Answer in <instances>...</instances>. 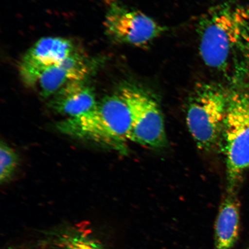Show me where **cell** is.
I'll use <instances>...</instances> for the list:
<instances>
[{"label": "cell", "mask_w": 249, "mask_h": 249, "mask_svg": "<svg viewBox=\"0 0 249 249\" xmlns=\"http://www.w3.org/2000/svg\"><path fill=\"white\" fill-rule=\"evenodd\" d=\"M199 52L210 69L231 89L249 88V7L235 1L214 5L198 20Z\"/></svg>", "instance_id": "6da1fadb"}, {"label": "cell", "mask_w": 249, "mask_h": 249, "mask_svg": "<svg viewBox=\"0 0 249 249\" xmlns=\"http://www.w3.org/2000/svg\"><path fill=\"white\" fill-rule=\"evenodd\" d=\"M57 127L65 135L96 142L126 154L132 120L126 103L117 91L105 96L92 110L62 121Z\"/></svg>", "instance_id": "7a4b0ae2"}, {"label": "cell", "mask_w": 249, "mask_h": 249, "mask_svg": "<svg viewBox=\"0 0 249 249\" xmlns=\"http://www.w3.org/2000/svg\"><path fill=\"white\" fill-rule=\"evenodd\" d=\"M230 90L213 83H199L189 98L186 124L196 145L210 152L221 147Z\"/></svg>", "instance_id": "3957f363"}, {"label": "cell", "mask_w": 249, "mask_h": 249, "mask_svg": "<svg viewBox=\"0 0 249 249\" xmlns=\"http://www.w3.org/2000/svg\"><path fill=\"white\" fill-rule=\"evenodd\" d=\"M225 155L227 189L236 191L249 169V92L231 89L221 142Z\"/></svg>", "instance_id": "277c9868"}, {"label": "cell", "mask_w": 249, "mask_h": 249, "mask_svg": "<svg viewBox=\"0 0 249 249\" xmlns=\"http://www.w3.org/2000/svg\"><path fill=\"white\" fill-rule=\"evenodd\" d=\"M118 92L126 103L131 116L130 141L151 149L166 147L164 118L157 101L144 89L133 85L121 87Z\"/></svg>", "instance_id": "5b68a950"}, {"label": "cell", "mask_w": 249, "mask_h": 249, "mask_svg": "<svg viewBox=\"0 0 249 249\" xmlns=\"http://www.w3.org/2000/svg\"><path fill=\"white\" fill-rule=\"evenodd\" d=\"M107 36L114 41L138 48L148 46L166 31V27L142 12L114 4L105 21Z\"/></svg>", "instance_id": "8992f818"}, {"label": "cell", "mask_w": 249, "mask_h": 249, "mask_svg": "<svg viewBox=\"0 0 249 249\" xmlns=\"http://www.w3.org/2000/svg\"><path fill=\"white\" fill-rule=\"evenodd\" d=\"M88 70L82 56L77 52L60 64L43 68L23 80L29 87H37L42 97L49 98L68 84L85 80Z\"/></svg>", "instance_id": "52a82bcc"}, {"label": "cell", "mask_w": 249, "mask_h": 249, "mask_svg": "<svg viewBox=\"0 0 249 249\" xmlns=\"http://www.w3.org/2000/svg\"><path fill=\"white\" fill-rule=\"evenodd\" d=\"M77 53L73 43L61 37H45L25 54L20 65L22 79L40 70L60 64Z\"/></svg>", "instance_id": "ba28073f"}, {"label": "cell", "mask_w": 249, "mask_h": 249, "mask_svg": "<svg viewBox=\"0 0 249 249\" xmlns=\"http://www.w3.org/2000/svg\"><path fill=\"white\" fill-rule=\"evenodd\" d=\"M98 104L92 89L82 80L68 84L56 93L51 107L59 114L73 118L92 110Z\"/></svg>", "instance_id": "9c48e42d"}, {"label": "cell", "mask_w": 249, "mask_h": 249, "mask_svg": "<svg viewBox=\"0 0 249 249\" xmlns=\"http://www.w3.org/2000/svg\"><path fill=\"white\" fill-rule=\"evenodd\" d=\"M240 207L236 191L227 190L214 227V249H231L239 237Z\"/></svg>", "instance_id": "30bf717a"}, {"label": "cell", "mask_w": 249, "mask_h": 249, "mask_svg": "<svg viewBox=\"0 0 249 249\" xmlns=\"http://www.w3.org/2000/svg\"><path fill=\"white\" fill-rule=\"evenodd\" d=\"M18 164V155L7 143L1 142L0 145V182L7 183L14 175Z\"/></svg>", "instance_id": "8fae6325"}, {"label": "cell", "mask_w": 249, "mask_h": 249, "mask_svg": "<svg viewBox=\"0 0 249 249\" xmlns=\"http://www.w3.org/2000/svg\"><path fill=\"white\" fill-rule=\"evenodd\" d=\"M66 249H100L95 242L85 236H76L67 243Z\"/></svg>", "instance_id": "7c38bea8"}, {"label": "cell", "mask_w": 249, "mask_h": 249, "mask_svg": "<svg viewBox=\"0 0 249 249\" xmlns=\"http://www.w3.org/2000/svg\"><path fill=\"white\" fill-rule=\"evenodd\" d=\"M105 1L108 5H112L114 4L115 0H105Z\"/></svg>", "instance_id": "4fadbf2b"}, {"label": "cell", "mask_w": 249, "mask_h": 249, "mask_svg": "<svg viewBox=\"0 0 249 249\" xmlns=\"http://www.w3.org/2000/svg\"></svg>", "instance_id": "5bb4252c"}]
</instances>
